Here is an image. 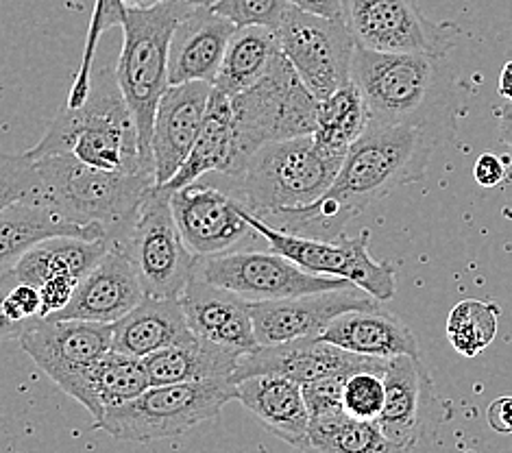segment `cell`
<instances>
[{"mask_svg": "<svg viewBox=\"0 0 512 453\" xmlns=\"http://www.w3.org/2000/svg\"><path fill=\"white\" fill-rule=\"evenodd\" d=\"M386 403L377 423L382 432L410 451L428 430L434 410L432 377L414 355H397L388 360L386 373Z\"/></svg>", "mask_w": 512, "mask_h": 453, "instance_id": "ffe728a7", "label": "cell"}, {"mask_svg": "<svg viewBox=\"0 0 512 453\" xmlns=\"http://www.w3.org/2000/svg\"><path fill=\"white\" fill-rule=\"evenodd\" d=\"M166 3V0H125L127 9H151Z\"/></svg>", "mask_w": 512, "mask_h": 453, "instance_id": "bcb514c9", "label": "cell"}, {"mask_svg": "<svg viewBox=\"0 0 512 453\" xmlns=\"http://www.w3.org/2000/svg\"><path fill=\"white\" fill-rule=\"evenodd\" d=\"M386 382L382 371L362 369L351 373L345 384L343 410L362 421H377L384 412Z\"/></svg>", "mask_w": 512, "mask_h": 453, "instance_id": "d590c367", "label": "cell"}, {"mask_svg": "<svg viewBox=\"0 0 512 453\" xmlns=\"http://www.w3.org/2000/svg\"><path fill=\"white\" fill-rule=\"evenodd\" d=\"M386 366L388 360L345 351L323 338H301L279 342V345H260L255 351L242 355L238 371L231 379L238 384L242 379L255 375H282L303 386L347 369L386 373Z\"/></svg>", "mask_w": 512, "mask_h": 453, "instance_id": "e0dca14e", "label": "cell"}, {"mask_svg": "<svg viewBox=\"0 0 512 453\" xmlns=\"http://www.w3.org/2000/svg\"><path fill=\"white\" fill-rule=\"evenodd\" d=\"M155 183L153 173H118L72 155H5L0 166V207L44 205L83 225L99 227L114 242L129 227Z\"/></svg>", "mask_w": 512, "mask_h": 453, "instance_id": "6da1fadb", "label": "cell"}, {"mask_svg": "<svg viewBox=\"0 0 512 453\" xmlns=\"http://www.w3.org/2000/svg\"><path fill=\"white\" fill-rule=\"evenodd\" d=\"M181 3H186L190 7H214L218 0H181Z\"/></svg>", "mask_w": 512, "mask_h": 453, "instance_id": "7dc6e473", "label": "cell"}, {"mask_svg": "<svg viewBox=\"0 0 512 453\" xmlns=\"http://www.w3.org/2000/svg\"><path fill=\"white\" fill-rule=\"evenodd\" d=\"M321 338L340 349L369 355V358L393 360L397 355L419 358V342L408 325L380 308L343 314L325 329Z\"/></svg>", "mask_w": 512, "mask_h": 453, "instance_id": "f1b7e54d", "label": "cell"}, {"mask_svg": "<svg viewBox=\"0 0 512 453\" xmlns=\"http://www.w3.org/2000/svg\"><path fill=\"white\" fill-rule=\"evenodd\" d=\"M436 136L410 125L371 122L351 146L338 177L321 201L279 214L271 225L303 234L310 225H343L390 192L425 177Z\"/></svg>", "mask_w": 512, "mask_h": 453, "instance_id": "7a4b0ae2", "label": "cell"}, {"mask_svg": "<svg viewBox=\"0 0 512 453\" xmlns=\"http://www.w3.org/2000/svg\"><path fill=\"white\" fill-rule=\"evenodd\" d=\"M343 162L345 157L323 149L314 136L268 142L229 177L231 197L264 220L306 210L332 188Z\"/></svg>", "mask_w": 512, "mask_h": 453, "instance_id": "277c9868", "label": "cell"}, {"mask_svg": "<svg viewBox=\"0 0 512 453\" xmlns=\"http://www.w3.org/2000/svg\"><path fill=\"white\" fill-rule=\"evenodd\" d=\"M197 336L179 299L144 297L136 310L114 323V351L146 360L149 355Z\"/></svg>", "mask_w": 512, "mask_h": 453, "instance_id": "4316f807", "label": "cell"}, {"mask_svg": "<svg viewBox=\"0 0 512 453\" xmlns=\"http://www.w3.org/2000/svg\"><path fill=\"white\" fill-rule=\"evenodd\" d=\"M31 157L72 155L79 162L118 173H153L140 155V136L131 109L107 79L92 85L88 101L66 107L44 133V138L27 151Z\"/></svg>", "mask_w": 512, "mask_h": 453, "instance_id": "5b68a950", "label": "cell"}, {"mask_svg": "<svg viewBox=\"0 0 512 453\" xmlns=\"http://www.w3.org/2000/svg\"><path fill=\"white\" fill-rule=\"evenodd\" d=\"M499 96H502L504 101H512V61L504 64L502 68V75H499V88H497Z\"/></svg>", "mask_w": 512, "mask_h": 453, "instance_id": "f6af8a7d", "label": "cell"}, {"mask_svg": "<svg viewBox=\"0 0 512 453\" xmlns=\"http://www.w3.org/2000/svg\"><path fill=\"white\" fill-rule=\"evenodd\" d=\"M240 401L268 432L290 447L301 449L310 430V410L303 386L282 375H255L236 384Z\"/></svg>", "mask_w": 512, "mask_h": 453, "instance_id": "603a6c76", "label": "cell"}, {"mask_svg": "<svg viewBox=\"0 0 512 453\" xmlns=\"http://www.w3.org/2000/svg\"><path fill=\"white\" fill-rule=\"evenodd\" d=\"M301 453H408L393 443L377 421L343 412L314 416Z\"/></svg>", "mask_w": 512, "mask_h": 453, "instance_id": "1f68e13d", "label": "cell"}, {"mask_svg": "<svg viewBox=\"0 0 512 453\" xmlns=\"http://www.w3.org/2000/svg\"><path fill=\"white\" fill-rule=\"evenodd\" d=\"M109 247H112V242L107 240L92 242L79 238H53L29 249L0 277H3L5 288L16 284L42 288L46 281L59 277L83 281L94 271V266L103 260Z\"/></svg>", "mask_w": 512, "mask_h": 453, "instance_id": "83f0119b", "label": "cell"}, {"mask_svg": "<svg viewBox=\"0 0 512 453\" xmlns=\"http://www.w3.org/2000/svg\"><path fill=\"white\" fill-rule=\"evenodd\" d=\"M499 323V305L493 301L465 299L447 318V340L465 358H475L493 345Z\"/></svg>", "mask_w": 512, "mask_h": 453, "instance_id": "836d02e7", "label": "cell"}, {"mask_svg": "<svg viewBox=\"0 0 512 453\" xmlns=\"http://www.w3.org/2000/svg\"><path fill=\"white\" fill-rule=\"evenodd\" d=\"M214 83L170 85L157 105L153 127V164L157 188L166 186L188 162L210 107Z\"/></svg>", "mask_w": 512, "mask_h": 453, "instance_id": "ac0fdd59", "label": "cell"}, {"mask_svg": "<svg viewBox=\"0 0 512 453\" xmlns=\"http://www.w3.org/2000/svg\"><path fill=\"white\" fill-rule=\"evenodd\" d=\"M127 16L125 0H96L94 11H92V22L88 29V40H85V51L75 81H72V88L68 94L66 107H79L92 92V64L96 55V46H99L101 35L114 27H123Z\"/></svg>", "mask_w": 512, "mask_h": 453, "instance_id": "e575fe53", "label": "cell"}, {"mask_svg": "<svg viewBox=\"0 0 512 453\" xmlns=\"http://www.w3.org/2000/svg\"><path fill=\"white\" fill-rule=\"evenodd\" d=\"M236 24L212 7H192L170 42V85L216 83Z\"/></svg>", "mask_w": 512, "mask_h": 453, "instance_id": "7402d4cb", "label": "cell"}, {"mask_svg": "<svg viewBox=\"0 0 512 453\" xmlns=\"http://www.w3.org/2000/svg\"><path fill=\"white\" fill-rule=\"evenodd\" d=\"M351 81L377 125L421 127L436 136L454 101L445 57L428 53H382L356 46Z\"/></svg>", "mask_w": 512, "mask_h": 453, "instance_id": "3957f363", "label": "cell"}, {"mask_svg": "<svg viewBox=\"0 0 512 453\" xmlns=\"http://www.w3.org/2000/svg\"><path fill=\"white\" fill-rule=\"evenodd\" d=\"M190 9L181 0H166L151 9H127L123 22L125 42L116 66V83L136 120L140 155L153 170L155 114L170 88V42Z\"/></svg>", "mask_w": 512, "mask_h": 453, "instance_id": "8992f818", "label": "cell"}, {"mask_svg": "<svg viewBox=\"0 0 512 453\" xmlns=\"http://www.w3.org/2000/svg\"><path fill=\"white\" fill-rule=\"evenodd\" d=\"M149 388L151 377L144 360L112 349L83 373L72 377L62 390L79 401L96 423L103 419L107 410L123 406Z\"/></svg>", "mask_w": 512, "mask_h": 453, "instance_id": "d4e9b609", "label": "cell"}, {"mask_svg": "<svg viewBox=\"0 0 512 453\" xmlns=\"http://www.w3.org/2000/svg\"><path fill=\"white\" fill-rule=\"evenodd\" d=\"M234 399L236 382L231 377L151 386L140 397L107 410L103 419L94 423V430L123 443L179 438L194 427L218 419V414Z\"/></svg>", "mask_w": 512, "mask_h": 453, "instance_id": "52a82bcc", "label": "cell"}, {"mask_svg": "<svg viewBox=\"0 0 512 453\" xmlns=\"http://www.w3.org/2000/svg\"><path fill=\"white\" fill-rule=\"evenodd\" d=\"M18 342L35 366L64 388L72 377L114 349V325L35 318L24 325Z\"/></svg>", "mask_w": 512, "mask_h": 453, "instance_id": "2e32d148", "label": "cell"}, {"mask_svg": "<svg viewBox=\"0 0 512 453\" xmlns=\"http://www.w3.org/2000/svg\"><path fill=\"white\" fill-rule=\"evenodd\" d=\"M188 325L199 338L216 345L251 353L260 347L255 338L251 303L221 286H214L194 271L181 295Z\"/></svg>", "mask_w": 512, "mask_h": 453, "instance_id": "44dd1931", "label": "cell"}, {"mask_svg": "<svg viewBox=\"0 0 512 453\" xmlns=\"http://www.w3.org/2000/svg\"><path fill=\"white\" fill-rule=\"evenodd\" d=\"M249 223L260 231L268 242V249L282 253L288 260L301 266L303 271L321 277L347 279L353 286L367 290L377 301H390L397 292L395 266L377 262L369 251V231H362L356 238L340 242H325L312 236L295 234L282 227H275L268 220L251 214L245 207Z\"/></svg>", "mask_w": 512, "mask_h": 453, "instance_id": "30bf717a", "label": "cell"}, {"mask_svg": "<svg viewBox=\"0 0 512 453\" xmlns=\"http://www.w3.org/2000/svg\"><path fill=\"white\" fill-rule=\"evenodd\" d=\"M371 308H377V299L351 284L290 299L255 301L251 303V316L260 345H279L301 338H321L336 318L351 310Z\"/></svg>", "mask_w": 512, "mask_h": 453, "instance_id": "9a60e30c", "label": "cell"}, {"mask_svg": "<svg viewBox=\"0 0 512 453\" xmlns=\"http://www.w3.org/2000/svg\"><path fill=\"white\" fill-rule=\"evenodd\" d=\"M112 244L129 257L146 297L179 299L197 271L199 257L184 242L164 188L155 186L146 194L138 214Z\"/></svg>", "mask_w": 512, "mask_h": 453, "instance_id": "9c48e42d", "label": "cell"}, {"mask_svg": "<svg viewBox=\"0 0 512 453\" xmlns=\"http://www.w3.org/2000/svg\"><path fill=\"white\" fill-rule=\"evenodd\" d=\"M486 421L497 434H512V395L497 397L486 408Z\"/></svg>", "mask_w": 512, "mask_h": 453, "instance_id": "b9f144b4", "label": "cell"}, {"mask_svg": "<svg viewBox=\"0 0 512 453\" xmlns=\"http://www.w3.org/2000/svg\"><path fill=\"white\" fill-rule=\"evenodd\" d=\"M371 125L369 107L364 103L358 85L349 81L338 92L319 101L316 131L312 133L329 153L347 157L349 149Z\"/></svg>", "mask_w": 512, "mask_h": 453, "instance_id": "d6a6232c", "label": "cell"}, {"mask_svg": "<svg viewBox=\"0 0 512 453\" xmlns=\"http://www.w3.org/2000/svg\"><path fill=\"white\" fill-rule=\"evenodd\" d=\"M362 371V369H347L334 375H327L316 379V382L303 384V397H306L310 416H325L334 412H343V395H345V384L351 373Z\"/></svg>", "mask_w": 512, "mask_h": 453, "instance_id": "f35d334b", "label": "cell"}, {"mask_svg": "<svg viewBox=\"0 0 512 453\" xmlns=\"http://www.w3.org/2000/svg\"><path fill=\"white\" fill-rule=\"evenodd\" d=\"M0 316H3V332L5 338L16 332V338L24 329V325L42 318V295L40 288L29 284H16L7 290V295L0 305Z\"/></svg>", "mask_w": 512, "mask_h": 453, "instance_id": "74e56055", "label": "cell"}, {"mask_svg": "<svg viewBox=\"0 0 512 453\" xmlns=\"http://www.w3.org/2000/svg\"><path fill=\"white\" fill-rule=\"evenodd\" d=\"M290 7V0H218L212 9L236 27H266L277 31Z\"/></svg>", "mask_w": 512, "mask_h": 453, "instance_id": "8d00e7d4", "label": "cell"}, {"mask_svg": "<svg viewBox=\"0 0 512 453\" xmlns=\"http://www.w3.org/2000/svg\"><path fill=\"white\" fill-rule=\"evenodd\" d=\"M499 140L512 151V101H506V105L499 109Z\"/></svg>", "mask_w": 512, "mask_h": 453, "instance_id": "ee69618b", "label": "cell"}, {"mask_svg": "<svg viewBox=\"0 0 512 453\" xmlns=\"http://www.w3.org/2000/svg\"><path fill=\"white\" fill-rule=\"evenodd\" d=\"M53 238L96 242L107 240V234L99 227L77 223V220L44 205L9 203L0 207V266H3V273L9 271L29 249Z\"/></svg>", "mask_w": 512, "mask_h": 453, "instance_id": "484cf974", "label": "cell"}, {"mask_svg": "<svg viewBox=\"0 0 512 453\" xmlns=\"http://www.w3.org/2000/svg\"><path fill=\"white\" fill-rule=\"evenodd\" d=\"M275 33L282 53L319 101L351 81L356 40L345 18H325L292 5Z\"/></svg>", "mask_w": 512, "mask_h": 453, "instance_id": "8fae6325", "label": "cell"}, {"mask_svg": "<svg viewBox=\"0 0 512 453\" xmlns=\"http://www.w3.org/2000/svg\"><path fill=\"white\" fill-rule=\"evenodd\" d=\"M81 281L72 279V277H59L53 281H46V284L40 288L42 295V318H51L55 314L62 312L66 305L72 301V297L77 295Z\"/></svg>", "mask_w": 512, "mask_h": 453, "instance_id": "ab89813d", "label": "cell"}, {"mask_svg": "<svg viewBox=\"0 0 512 453\" xmlns=\"http://www.w3.org/2000/svg\"><path fill=\"white\" fill-rule=\"evenodd\" d=\"M282 53L277 33L266 27H238L231 35L227 53L214 88L236 96L258 83Z\"/></svg>", "mask_w": 512, "mask_h": 453, "instance_id": "4dcf8cb0", "label": "cell"}, {"mask_svg": "<svg viewBox=\"0 0 512 453\" xmlns=\"http://www.w3.org/2000/svg\"><path fill=\"white\" fill-rule=\"evenodd\" d=\"M242 166L268 142L312 136L319 99L301 81L288 57L279 53L271 70L251 88L231 96ZM236 177V175H234Z\"/></svg>", "mask_w": 512, "mask_h": 453, "instance_id": "ba28073f", "label": "cell"}, {"mask_svg": "<svg viewBox=\"0 0 512 453\" xmlns=\"http://www.w3.org/2000/svg\"><path fill=\"white\" fill-rule=\"evenodd\" d=\"M170 205L184 242L197 257L245 251L240 249L245 240L262 238L247 220L245 205L210 183L194 181L170 192Z\"/></svg>", "mask_w": 512, "mask_h": 453, "instance_id": "5bb4252c", "label": "cell"}, {"mask_svg": "<svg viewBox=\"0 0 512 453\" xmlns=\"http://www.w3.org/2000/svg\"><path fill=\"white\" fill-rule=\"evenodd\" d=\"M345 22L356 46L382 53L445 57L460 29L425 18L419 0H343Z\"/></svg>", "mask_w": 512, "mask_h": 453, "instance_id": "7c38bea8", "label": "cell"}, {"mask_svg": "<svg viewBox=\"0 0 512 453\" xmlns=\"http://www.w3.org/2000/svg\"><path fill=\"white\" fill-rule=\"evenodd\" d=\"M197 273L210 284L236 292L249 303L290 299L351 286L347 279L303 271L301 266L275 251H234L199 257Z\"/></svg>", "mask_w": 512, "mask_h": 453, "instance_id": "4fadbf2b", "label": "cell"}, {"mask_svg": "<svg viewBox=\"0 0 512 453\" xmlns=\"http://www.w3.org/2000/svg\"><path fill=\"white\" fill-rule=\"evenodd\" d=\"M242 168V153L238 142V127L234 116L231 96L214 88L210 107L203 120V129L199 140L188 157V162L181 166L175 179L162 186L166 192H177L179 188L190 186L201 177L210 173H221L225 177H234Z\"/></svg>", "mask_w": 512, "mask_h": 453, "instance_id": "cb8c5ba5", "label": "cell"}, {"mask_svg": "<svg viewBox=\"0 0 512 453\" xmlns=\"http://www.w3.org/2000/svg\"><path fill=\"white\" fill-rule=\"evenodd\" d=\"M473 179L482 188H497L506 179L504 159L495 153H482L473 166Z\"/></svg>", "mask_w": 512, "mask_h": 453, "instance_id": "60d3db41", "label": "cell"}, {"mask_svg": "<svg viewBox=\"0 0 512 453\" xmlns=\"http://www.w3.org/2000/svg\"><path fill=\"white\" fill-rule=\"evenodd\" d=\"M242 355L245 353L192 336L181 345L149 355L144 364L151 377V386L188 384L234 377Z\"/></svg>", "mask_w": 512, "mask_h": 453, "instance_id": "f546056e", "label": "cell"}, {"mask_svg": "<svg viewBox=\"0 0 512 453\" xmlns=\"http://www.w3.org/2000/svg\"><path fill=\"white\" fill-rule=\"evenodd\" d=\"M292 5L325 18H345L343 0H290Z\"/></svg>", "mask_w": 512, "mask_h": 453, "instance_id": "7bdbcfd3", "label": "cell"}, {"mask_svg": "<svg viewBox=\"0 0 512 453\" xmlns=\"http://www.w3.org/2000/svg\"><path fill=\"white\" fill-rule=\"evenodd\" d=\"M146 297L136 268L125 251L112 244L94 271L85 277L77 295L51 321H90L114 325L133 312Z\"/></svg>", "mask_w": 512, "mask_h": 453, "instance_id": "d6986e66", "label": "cell"}]
</instances>
